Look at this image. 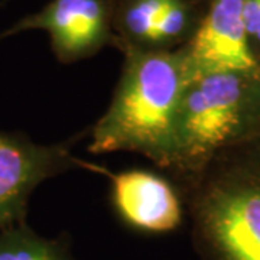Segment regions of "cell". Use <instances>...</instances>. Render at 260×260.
Returning <instances> with one entry per match:
<instances>
[{"label":"cell","mask_w":260,"mask_h":260,"mask_svg":"<svg viewBox=\"0 0 260 260\" xmlns=\"http://www.w3.org/2000/svg\"><path fill=\"white\" fill-rule=\"evenodd\" d=\"M124 55L109 109L91 129L94 155L136 152L171 171L175 127L189 70L182 49L145 51L120 48Z\"/></svg>","instance_id":"cell-1"},{"label":"cell","mask_w":260,"mask_h":260,"mask_svg":"<svg viewBox=\"0 0 260 260\" xmlns=\"http://www.w3.org/2000/svg\"><path fill=\"white\" fill-rule=\"evenodd\" d=\"M201 260H260V133L178 177Z\"/></svg>","instance_id":"cell-2"},{"label":"cell","mask_w":260,"mask_h":260,"mask_svg":"<svg viewBox=\"0 0 260 260\" xmlns=\"http://www.w3.org/2000/svg\"><path fill=\"white\" fill-rule=\"evenodd\" d=\"M260 133V75L240 71L195 74L186 83L175 127V160L184 177L223 149Z\"/></svg>","instance_id":"cell-3"},{"label":"cell","mask_w":260,"mask_h":260,"mask_svg":"<svg viewBox=\"0 0 260 260\" xmlns=\"http://www.w3.org/2000/svg\"><path fill=\"white\" fill-rule=\"evenodd\" d=\"M67 143L38 145L20 133L0 132V233L25 223L34 189L70 169L84 168Z\"/></svg>","instance_id":"cell-4"},{"label":"cell","mask_w":260,"mask_h":260,"mask_svg":"<svg viewBox=\"0 0 260 260\" xmlns=\"http://www.w3.org/2000/svg\"><path fill=\"white\" fill-rule=\"evenodd\" d=\"M45 30L62 64L95 55L113 44L112 0H49L42 9L0 34V41L25 30Z\"/></svg>","instance_id":"cell-5"},{"label":"cell","mask_w":260,"mask_h":260,"mask_svg":"<svg viewBox=\"0 0 260 260\" xmlns=\"http://www.w3.org/2000/svg\"><path fill=\"white\" fill-rule=\"evenodd\" d=\"M201 16L195 0H112L113 45L174 51L191 39Z\"/></svg>","instance_id":"cell-6"},{"label":"cell","mask_w":260,"mask_h":260,"mask_svg":"<svg viewBox=\"0 0 260 260\" xmlns=\"http://www.w3.org/2000/svg\"><path fill=\"white\" fill-rule=\"evenodd\" d=\"M243 0H208L194 35L182 49L189 77L214 71L260 75L242 18Z\"/></svg>","instance_id":"cell-7"},{"label":"cell","mask_w":260,"mask_h":260,"mask_svg":"<svg viewBox=\"0 0 260 260\" xmlns=\"http://www.w3.org/2000/svg\"><path fill=\"white\" fill-rule=\"evenodd\" d=\"M87 169L112 179V200L121 220L133 230L164 234L177 230L185 218V205L177 188L158 174L129 169L112 172L87 164Z\"/></svg>","instance_id":"cell-8"},{"label":"cell","mask_w":260,"mask_h":260,"mask_svg":"<svg viewBox=\"0 0 260 260\" xmlns=\"http://www.w3.org/2000/svg\"><path fill=\"white\" fill-rule=\"evenodd\" d=\"M0 260H78L64 236L47 239L26 223L0 233Z\"/></svg>","instance_id":"cell-9"},{"label":"cell","mask_w":260,"mask_h":260,"mask_svg":"<svg viewBox=\"0 0 260 260\" xmlns=\"http://www.w3.org/2000/svg\"><path fill=\"white\" fill-rule=\"evenodd\" d=\"M242 18L247 45L260 67V0H243Z\"/></svg>","instance_id":"cell-10"},{"label":"cell","mask_w":260,"mask_h":260,"mask_svg":"<svg viewBox=\"0 0 260 260\" xmlns=\"http://www.w3.org/2000/svg\"><path fill=\"white\" fill-rule=\"evenodd\" d=\"M195 2H198V3H200V2H207V3H208V0H195Z\"/></svg>","instance_id":"cell-11"}]
</instances>
